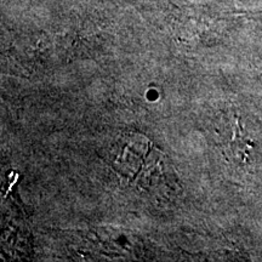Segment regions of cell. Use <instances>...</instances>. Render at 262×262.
<instances>
[{
    "label": "cell",
    "instance_id": "6da1fadb",
    "mask_svg": "<svg viewBox=\"0 0 262 262\" xmlns=\"http://www.w3.org/2000/svg\"><path fill=\"white\" fill-rule=\"evenodd\" d=\"M118 150L114 169L120 178L130 183L148 186L162 170L160 155H157L152 143L142 136H129L120 143Z\"/></svg>",
    "mask_w": 262,
    "mask_h": 262
}]
</instances>
